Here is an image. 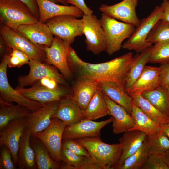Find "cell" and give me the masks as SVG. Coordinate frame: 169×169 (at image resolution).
Here are the masks:
<instances>
[{
    "label": "cell",
    "instance_id": "cell-1",
    "mask_svg": "<svg viewBox=\"0 0 169 169\" xmlns=\"http://www.w3.org/2000/svg\"><path fill=\"white\" fill-rule=\"evenodd\" d=\"M133 59L130 52L107 62L90 63L83 61L71 46L67 57L71 71L78 79L113 83L125 87Z\"/></svg>",
    "mask_w": 169,
    "mask_h": 169
},
{
    "label": "cell",
    "instance_id": "cell-2",
    "mask_svg": "<svg viewBox=\"0 0 169 169\" xmlns=\"http://www.w3.org/2000/svg\"><path fill=\"white\" fill-rule=\"evenodd\" d=\"M75 140L87 149L90 157L101 169H117L121 154L119 143L107 144L100 137Z\"/></svg>",
    "mask_w": 169,
    "mask_h": 169
},
{
    "label": "cell",
    "instance_id": "cell-3",
    "mask_svg": "<svg viewBox=\"0 0 169 169\" xmlns=\"http://www.w3.org/2000/svg\"><path fill=\"white\" fill-rule=\"evenodd\" d=\"M38 19L28 6L19 0H0V23L15 31L21 25L35 23Z\"/></svg>",
    "mask_w": 169,
    "mask_h": 169
},
{
    "label": "cell",
    "instance_id": "cell-4",
    "mask_svg": "<svg viewBox=\"0 0 169 169\" xmlns=\"http://www.w3.org/2000/svg\"><path fill=\"white\" fill-rule=\"evenodd\" d=\"M100 20L105 37V51L111 55L120 49L123 42L131 36L136 27L118 21L103 13L102 14Z\"/></svg>",
    "mask_w": 169,
    "mask_h": 169
},
{
    "label": "cell",
    "instance_id": "cell-5",
    "mask_svg": "<svg viewBox=\"0 0 169 169\" xmlns=\"http://www.w3.org/2000/svg\"><path fill=\"white\" fill-rule=\"evenodd\" d=\"M163 13L161 5L156 6L148 16L140 21L132 35L123 44L122 48L138 53L152 46V44L147 41V38L154 26L160 20Z\"/></svg>",
    "mask_w": 169,
    "mask_h": 169
},
{
    "label": "cell",
    "instance_id": "cell-6",
    "mask_svg": "<svg viewBox=\"0 0 169 169\" xmlns=\"http://www.w3.org/2000/svg\"><path fill=\"white\" fill-rule=\"evenodd\" d=\"M0 34L11 48L26 54L30 59L44 62L46 59L44 46L34 43L19 32L0 24Z\"/></svg>",
    "mask_w": 169,
    "mask_h": 169
},
{
    "label": "cell",
    "instance_id": "cell-7",
    "mask_svg": "<svg viewBox=\"0 0 169 169\" xmlns=\"http://www.w3.org/2000/svg\"><path fill=\"white\" fill-rule=\"evenodd\" d=\"M70 15L56 16L48 20L45 23L53 35L71 44L76 37L84 34L82 19Z\"/></svg>",
    "mask_w": 169,
    "mask_h": 169
},
{
    "label": "cell",
    "instance_id": "cell-8",
    "mask_svg": "<svg viewBox=\"0 0 169 169\" xmlns=\"http://www.w3.org/2000/svg\"><path fill=\"white\" fill-rule=\"evenodd\" d=\"M66 126L60 120L52 118L50 124L45 130L32 136L44 144L52 158L59 162L61 161L62 137Z\"/></svg>",
    "mask_w": 169,
    "mask_h": 169
},
{
    "label": "cell",
    "instance_id": "cell-9",
    "mask_svg": "<svg viewBox=\"0 0 169 169\" xmlns=\"http://www.w3.org/2000/svg\"><path fill=\"white\" fill-rule=\"evenodd\" d=\"M82 19L87 50L95 55L105 51V37L100 19L93 14L83 15Z\"/></svg>",
    "mask_w": 169,
    "mask_h": 169
},
{
    "label": "cell",
    "instance_id": "cell-10",
    "mask_svg": "<svg viewBox=\"0 0 169 169\" xmlns=\"http://www.w3.org/2000/svg\"><path fill=\"white\" fill-rule=\"evenodd\" d=\"M71 44L55 36L51 46L44 47L46 59L44 63L56 67L64 78L68 79H70L73 74L67 59L68 51Z\"/></svg>",
    "mask_w": 169,
    "mask_h": 169
},
{
    "label": "cell",
    "instance_id": "cell-11",
    "mask_svg": "<svg viewBox=\"0 0 169 169\" xmlns=\"http://www.w3.org/2000/svg\"><path fill=\"white\" fill-rule=\"evenodd\" d=\"M28 64L30 67L29 72L27 75L18 78V86L24 87L32 85L37 80L46 77L54 79L61 85L66 84L64 77L54 66L31 59Z\"/></svg>",
    "mask_w": 169,
    "mask_h": 169
},
{
    "label": "cell",
    "instance_id": "cell-12",
    "mask_svg": "<svg viewBox=\"0 0 169 169\" xmlns=\"http://www.w3.org/2000/svg\"><path fill=\"white\" fill-rule=\"evenodd\" d=\"M27 126L26 117L12 120L0 130V146L8 148L15 166H18L17 154L20 140Z\"/></svg>",
    "mask_w": 169,
    "mask_h": 169
},
{
    "label": "cell",
    "instance_id": "cell-13",
    "mask_svg": "<svg viewBox=\"0 0 169 169\" xmlns=\"http://www.w3.org/2000/svg\"><path fill=\"white\" fill-rule=\"evenodd\" d=\"M15 89L25 98L42 104L60 101L71 95L68 89L62 85L51 89L35 83L29 88L18 86Z\"/></svg>",
    "mask_w": 169,
    "mask_h": 169
},
{
    "label": "cell",
    "instance_id": "cell-14",
    "mask_svg": "<svg viewBox=\"0 0 169 169\" xmlns=\"http://www.w3.org/2000/svg\"><path fill=\"white\" fill-rule=\"evenodd\" d=\"M8 64L4 57L0 64V99L8 102H15L28 108L32 112L40 108L42 104L28 99L22 95L9 84L7 76Z\"/></svg>",
    "mask_w": 169,
    "mask_h": 169
},
{
    "label": "cell",
    "instance_id": "cell-15",
    "mask_svg": "<svg viewBox=\"0 0 169 169\" xmlns=\"http://www.w3.org/2000/svg\"><path fill=\"white\" fill-rule=\"evenodd\" d=\"M112 116L104 121L97 122L84 119L75 124L67 126L62 139H78L100 137V131L108 124L112 122Z\"/></svg>",
    "mask_w": 169,
    "mask_h": 169
},
{
    "label": "cell",
    "instance_id": "cell-16",
    "mask_svg": "<svg viewBox=\"0 0 169 169\" xmlns=\"http://www.w3.org/2000/svg\"><path fill=\"white\" fill-rule=\"evenodd\" d=\"M138 0H123L115 4H102L99 8L102 13L125 23L137 27L140 22L136 12Z\"/></svg>",
    "mask_w": 169,
    "mask_h": 169
},
{
    "label": "cell",
    "instance_id": "cell-17",
    "mask_svg": "<svg viewBox=\"0 0 169 169\" xmlns=\"http://www.w3.org/2000/svg\"><path fill=\"white\" fill-rule=\"evenodd\" d=\"M59 103L56 101L44 103L40 108L31 112L27 118L28 126L30 130L32 136L43 131L49 125Z\"/></svg>",
    "mask_w": 169,
    "mask_h": 169
},
{
    "label": "cell",
    "instance_id": "cell-18",
    "mask_svg": "<svg viewBox=\"0 0 169 169\" xmlns=\"http://www.w3.org/2000/svg\"><path fill=\"white\" fill-rule=\"evenodd\" d=\"M39 12L38 21L45 23L49 19L58 16L70 15L82 17V11L75 6L60 5L49 0H36Z\"/></svg>",
    "mask_w": 169,
    "mask_h": 169
},
{
    "label": "cell",
    "instance_id": "cell-19",
    "mask_svg": "<svg viewBox=\"0 0 169 169\" xmlns=\"http://www.w3.org/2000/svg\"><path fill=\"white\" fill-rule=\"evenodd\" d=\"M103 94L109 110L110 115L113 118L112 127L114 133L119 134L124 133L133 128L135 123L131 115L125 108L105 94L104 93Z\"/></svg>",
    "mask_w": 169,
    "mask_h": 169
},
{
    "label": "cell",
    "instance_id": "cell-20",
    "mask_svg": "<svg viewBox=\"0 0 169 169\" xmlns=\"http://www.w3.org/2000/svg\"><path fill=\"white\" fill-rule=\"evenodd\" d=\"M160 66H146L141 75L133 85L125 89L128 94H141L159 86Z\"/></svg>",
    "mask_w": 169,
    "mask_h": 169
},
{
    "label": "cell",
    "instance_id": "cell-21",
    "mask_svg": "<svg viewBox=\"0 0 169 169\" xmlns=\"http://www.w3.org/2000/svg\"><path fill=\"white\" fill-rule=\"evenodd\" d=\"M32 42L46 47L51 46L54 37L48 26L40 22L19 26L17 31Z\"/></svg>",
    "mask_w": 169,
    "mask_h": 169
},
{
    "label": "cell",
    "instance_id": "cell-22",
    "mask_svg": "<svg viewBox=\"0 0 169 169\" xmlns=\"http://www.w3.org/2000/svg\"><path fill=\"white\" fill-rule=\"evenodd\" d=\"M99 83L90 79H78L73 85L71 98L79 108L84 111L99 88Z\"/></svg>",
    "mask_w": 169,
    "mask_h": 169
},
{
    "label": "cell",
    "instance_id": "cell-23",
    "mask_svg": "<svg viewBox=\"0 0 169 169\" xmlns=\"http://www.w3.org/2000/svg\"><path fill=\"white\" fill-rule=\"evenodd\" d=\"M147 135L138 130H129L124 132L119 139L121 148V154L117 169H119L124 161L135 153L143 145Z\"/></svg>",
    "mask_w": 169,
    "mask_h": 169
},
{
    "label": "cell",
    "instance_id": "cell-24",
    "mask_svg": "<svg viewBox=\"0 0 169 169\" xmlns=\"http://www.w3.org/2000/svg\"><path fill=\"white\" fill-rule=\"evenodd\" d=\"M70 96L59 101L58 109L52 117V118H55L60 120L67 126L75 124L85 119L84 111L75 104Z\"/></svg>",
    "mask_w": 169,
    "mask_h": 169
},
{
    "label": "cell",
    "instance_id": "cell-25",
    "mask_svg": "<svg viewBox=\"0 0 169 169\" xmlns=\"http://www.w3.org/2000/svg\"><path fill=\"white\" fill-rule=\"evenodd\" d=\"M31 136L30 130L27 126L20 138L18 152V166L19 169L37 168L34 151L30 145Z\"/></svg>",
    "mask_w": 169,
    "mask_h": 169
},
{
    "label": "cell",
    "instance_id": "cell-26",
    "mask_svg": "<svg viewBox=\"0 0 169 169\" xmlns=\"http://www.w3.org/2000/svg\"><path fill=\"white\" fill-rule=\"evenodd\" d=\"M99 86L103 93L125 108L131 115L133 100L126 91L125 87L107 82H100Z\"/></svg>",
    "mask_w": 169,
    "mask_h": 169
},
{
    "label": "cell",
    "instance_id": "cell-27",
    "mask_svg": "<svg viewBox=\"0 0 169 169\" xmlns=\"http://www.w3.org/2000/svg\"><path fill=\"white\" fill-rule=\"evenodd\" d=\"M31 112L23 105L0 99V130L12 120L27 117Z\"/></svg>",
    "mask_w": 169,
    "mask_h": 169
},
{
    "label": "cell",
    "instance_id": "cell-28",
    "mask_svg": "<svg viewBox=\"0 0 169 169\" xmlns=\"http://www.w3.org/2000/svg\"><path fill=\"white\" fill-rule=\"evenodd\" d=\"M131 115L135 125L134 127L131 130H141L147 136L152 135L161 131V126L147 116L136 104L134 100Z\"/></svg>",
    "mask_w": 169,
    "mask_h": 169
},
{
    "label": "cell",
    "instance_id": "cell-29",
    "mask_svg": "<svg viewBox=\"0 0 169 169\" xmlns=\"http://www.w3.org/2000/svg\"><path fill=\"white\" fill-rule=\"evenodd\" d=\"M84 114L85 119L92 120L110 115L103 93L99 87L84 111Z\"/></svg>",
    "mask_w": 169,
    "mask_h": 169
},
{
    "label": "cell",
    "instance_id": "cell-30",
    "mask_svg": "<svg viewBox=\"0 0 169 169\" xmlns=\"http://www.w3.org/2000/svg\"><path fill=\"white\" fill-rule=\"evenodd\" d=\"M32 136L31 141L35 153L37 169H60L61 165L59 162L52 158L44 144L39 140Z\"/></svg>",
    "mask_w": 169,
    "mask_h": 169
},
{
    "label": "cell",
    "instance_id": "cell-31",
    "mask_svg": "<svg viewBox=\"0 0 169 169\" xmlns=\"http://www.w3.org/2000/svg\"><path fill=\"white\" fill-rule=\"evenodd\" d=\"M141 95L160 112L169 118V91L159 86Z\"/></svg>",
    "mask_w": 169,
    "mask_h": 169
},
{
    "label": "cell",
    "instance_id": "cell-32",
    "mask_svg": "<svg viewBox=\"0 0 169 169\" xmlns=\"http://www.w3.org/2000/svg\"><path fill=\"white\" fill-rule=\"evenodd\" d=\"M152 46L146 49L140 54L133 57L127 78L125 89L133 85L141 75L146 64L149 62Z\"/></svg>",
    "mask_w": 169,
    "mask_h": 169
},
{
    "label": "cell",
    "instance_id": "cell-33",
    "mask_svg": "<svg viewBox=\"0 0 169 169\" xmlns=\"http://www.w3.org/2000/svg\"><path fill=\"white\" fill-rule=\"evenodd\" d=\"M133 99L136 104L150 118L162 126L169 122V118L161 113L141 94H128Z\"/></svg>",
    "mask_w": 169,
    "mask_h": 169
},
{
    "label": "cell",
    "instance_id": "cell-34",
    "mask_svg": "<svg viewBox=\"0 0 169 169\" xmlns=\"http://www.w3.org/2000/svg\"><path fill=\"white\" fill-rule=\"evenodd\" d=\"M147 148L149 156L163 154L169 150V139L161 131L155 134L147 136Z\"/></svg>",
    "mask_w": 169,
    "mask_h": 169
},
{
    "label": "cell",
    "instance_id": "cell-35",
    "mask_svg": "<svg viewBox=\"0 0 169 169\" xmlns=\"http://www.w3.org/2000/svg\"><path fill=\"white\" fill-rule=\"evenodd\" d=\"M147 138L142 146L125 160L119 169H141L149 156L147 148Z\"/></svg>",
    "mask_w": 169,
    "mask_h": 169
},
{
    "label": "cell",
    "instance_id": "cell-36",
    "mask_svg": "<svg viewBox=\"0 0 169 169\" xmlns=\"http://www.w3.org/2000/svg\"><path fill=\"white\" fill-rule=\"evenodd\" d=\"M149 62L161 65L169 64V40L154 44Z\"/></svg>",
    "mask_w": 169,
    "mask_h": 169
},
{
    "label": "cell",
    "instance_id": "cell-37",
    "mask_svg": "<svg viewBox=\"0 0 169 169\" xmlns=\"http://www.w3.org/2000/svg\"><path fill=\"white\" fill-rule=\"evenodd\" d=\"M169 40V22L160 20L149 34L147 41L152 44Z\"/></svg>",
    "mask_w": 169,
    "mask_h": 169
},
{
    "label": "cell",
    "instance_id": "cell-38",
    "mask_svg": "<svg viewBox=\"0 0 169 169\" xmlns=\"http://www.w3.org/2000/svg\"><path fill=\"white\" fill-rule=\"evenodd\" d=\"M87 157L78 155L66 148L62 147L61 161L71 166V169H79L84 164Z\"/></svg>",
    "mask_w": 169,
    "mask_h": 169
},
{
    "label": "cell",
    "instance_id": "cell-39",
    "mask_svg": "<svg viewBox=\"0 0 169 169\" xmlns=\"http://www.w3.org/2000/svg\"><path fill=\"white\" fill-rule=\"evenodd\" d=\"M12 49L10 53L4 57L9 67H20L28 64L30 59L26 54L18 49Z\"/></svg>",
    "mask_w": 169,
    "mask_h": 169
},
{
    "label": "cell",
    "instance_id": "cell-40",
    "mask_svg": "<svg viewBox=\"0 0 169 169\" xmlns=\"http://www.w3.org/2000/svg\"><path fill=\"white\" fill-rule=\"evenodd\" d=\"M142 169H169L165 161L163 154H152L149 156Z\"/></svg>",
    "mask_w": 169,
    "mask_h": 169
},
{
    "label": "cell",
    "instance_id": "cell-41",
    "mask_svg": "<svg viewBox=\"0 0 169 169\" xmlns=\"http://www.w3.org/2000/svg\"><path fill=\"white\" fill-rule=\"evenodd\" d=\"M62 147L70 150L78 155L87 157L90 156L87 149L75 139H63Z\"/></svg>",
    "mask_w": 169,
    "mask_h": 169
},
{
    "label": "cell",
    "instance_id": "cell-42",
    "mask_svg": "<svg viewBox=\"0 0 169 169\" xmlns=\"http://www.w3.org/2000/svg\"><path fill=\"white\" fill-rule=\"evenodd\" d=\"M0 151V169H16L13 161L12 159V155L8 148L2 146Z\"/></svg>",
    "mask_w": 169,
    "mask_h": 169
},
{
    "label": "cell",
    "instance_id": "cell-43",
    "mask_svg": "<svg viewBox=\"0 0 169 169\" xmlns=\"http://www.w3.org/2000/svg\"><path fill=\"white\" fill-rule=\"evenodd\" d=\"M161 73L159 86L169 91V64L160 65Z\"/></svg>",
    "mask_w": 169,
    "mask_h": 169
},
{
    "label": "cell",
    "instance_id": "cell-44",
    "mask_svg": "<svg viewBox=\"0 0 169 169\" xmlns=\"http://www.w3.org/2000/svg\"><path fill=\"white\" fill-rule=\"evenodd\" d=\"M67 2L79 8L84 15H89L93 13V11L87 6L84 0H67Z\"/></svg>",
    "mask_w": 169,
    "mask_h": 169
},
{
    "label": "cell",
    "instance_id": "cell-45",
    "mask_svg": "<svg viewBox=\"0 0 169 169\" xmlns=\"http://www.w3.org/2000/svg\"><path fill=\"white\" fill-rule=\"evenodd\" d=\"M35 83H37L51 89L57 88L61 85L55 80L48 77H44L40 79L37 80Z\"/></svg>",
    "mask_w": 169,
    "mask_h": 169
},
{
    "label": "cell",
    "instance_id": "cell-46",
    "mask_svg": "<svg viewBox=\"0 0 169 169\" xmlns=\"http://www.w3.org/2000/svg\"><path fill=\"white\" fill-rule=\"evenodd\" d=\"M26 4L30 9L33 15L38 20L39 17V8L36 0H19Z\"/></svg>",
    "mask_w": 169,
    "mask_h": 169
},
{
    "label": "cell",
    "instance_id": "cell-47",
    "mask_svg": "<svg viewBox=\"0 0 169 169\" xmlns=\"http://www.w3.org/2000/svg\"><path fill=\"white\" fill-rule=\"evenodd\" d=\"M12 49L9 47L3 38L0 36V54L2 59L5 55L10 54Z\"/></svg>",
    "mask_w": 169,
    "mask_h": 169
},
{
    "label": "cell",
    "instance_id": "cell-48",
    "mask_svg": "<svg viewBox=\"0 0 169 169\" xmlns=\"http://www.w3.org/2000/svg\"><path fill=\"white\" fill-rule=\"evenodd\" d=\"M161 5L163 13L160 20L169 22V0H163Z\"/></svg>",
    "mask_w": 169,
    "mask_h": 169
},
{
    "label": "cell",
    "instance_id": "cell-49",
    "mask_svg": "<svg viewBox=\"0 0 169 169\" xmlns=\"http://www.w3.org/2000/svg\"><path fill=\"white\" fill-rule=\"evenodd\" d=\"M164 160L169 167V150L163 154Z\"/></svg>",
    "mask_w": 169,
    "mask_h": 169
},
{
    "label": "cell",
    "instance_id": "cell-50",
    "mask_svg": "<svg viewBox=\"0 0 169 169\" xmlns=\"http://www.w3.org/2000/svg\"><path fill=\"white\" fill-rule=\"evenodd\" d=\"M161 131L165 134L169 139V128L161 126Z\"/></svg>",
    "mask_w": 169,
    "mask_h": 169
},
{
    "label": "cell",
    "instance_id": "cell-51",
    "mask_svg": "<svg viewBox=\"0 0 169 169\" xmlns=\"http://www.w3.org/2000/svg\"><path fill=\"white\" fill-rule=\"evenodd\" d=\"M55 3H61L66 5L68 4L67 0H49Z\"/></svg>",
    "mask_w": 169,
    "mask_h": 169
},
{
    "label": "cell",
    "instance_id": "cell-52",
    "mask_svg": "<svg viewBox=\"0 0 169 169\" xmlns=\"http://www.w3.org/2000/svg\"><path fill=\"white\" fill-rule=\"evenodd\" d=\"M162 126L165 127L169 128V122L166 124L162 125Z\"/></svg>",
    "mask_w": 169,
    "mask_h": 169
},
{
    "label": "cell",
    "instance_id": "cell-53",
    "mask_svg": "<svg viewBox=\"0 0 169 169\" xmlns=\"http://www.w3.org/2000/svg\"></svg>",
    "mask_w": 169,
    "mask_h": 169
}]
</instances>
